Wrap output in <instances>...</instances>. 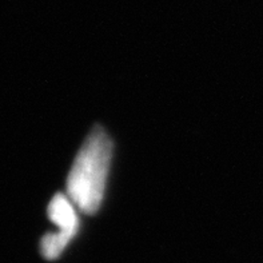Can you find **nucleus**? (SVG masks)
<instances>
[{
	"instance_id": "f257e3e1",
	"label": "nucleus",
	"mask_w": 263,
	"mask_h": 263,
	"mask_svg": "<svg viewBox=\"0 0 263 263\" xmlns=\"http://www.w3.org/2000/svg\"><path fill=\"white\" fill-rule=\"evenodd\" d=\"M111 158L112 142L104 128L97 126L78 153L67 178L68 198L87 215L98 213L103 202Z\"/></svg>"
},
{
	"instance_id": "f03ea898",
	"label": "nucleus",
	"mask_w": 263,
	"mask_h": 263,
	"mask_svg": "<svg viewBox=\"0 0 263 263\" xmlns=\"http://www.w3.org/2000/svg\"><path fill=\"white\" fill-rule=\"evenodd\" d=\"M78 207L72 200L64 194L59 193L51 199L48 204V218L60 229L59 233L72 239L79 230V217L77 213Z\"/></svg>"
}]
</instances>
